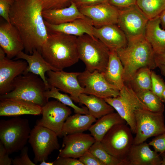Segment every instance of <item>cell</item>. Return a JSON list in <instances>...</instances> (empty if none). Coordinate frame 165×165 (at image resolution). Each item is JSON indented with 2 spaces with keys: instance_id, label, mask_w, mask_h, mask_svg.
<instances>
[{
  "instance_id": "34",
  "label": "cell",
  "mask_w": 165,
  "mask_h": 165,
  "mask_svg": "<svg viewBox=\"0 0 165 165\" xmlns=\"http://www.w3.org/2000/svg\"><path fill=\"white\" fill-rule=\"evenodd\" d=\"M89 150L105 165H124L123 162L108 153L101 141H95Z\"/></svg>"
},
{
  "instance_id": "40",
  "label": "cell",
  "mask_w": 165,
  "mask_h": 165,
  "mask_svg": "<svg viewBox=\"0 0 165 165\" xmlns=\"http://www.w3.org/2000/svg\"><path fill=\"white\" fill-rule=\"evenodd\" d=\"M13 0H0V15L9 23H10L9 13Z\"/></svg>"
},
{
  "instance_id": "27",
  "label": "cell",
  "mask_w": 165,
  "mask_h": 165,
  "mask_svg": "<svg viewBox=\"0 0 165 165\" xmlns=\"http://www.w3.org/2000/svg\"><path fill=\"white\" fill-rule=\"evenodd\" d=\"M96 120V118L90 114L75 113L70 115L63 125L61 131L62 137L89 130L92 123Z\"/></svg>"
},
{
  "instance_id": "17",
  "label": "cell",
  "mask_w": 165,
  "mask_h": 165,
  "mask_svg": "<svg viewBox=\"0 0 165 165\" xmlns=\"http://www.w3.org/2000/svg\"><path fill=\"white\" fill-rule=\"evenodd\" d=\"M95 141L91 135L83 133L65 135L63 138L64 147L60 150L58 156L79 158L89 150Z\"/></svg>"
},
{
  "instance_id": "14",
  "label": "cell",
  "mask_w": 165,
  "mask_h": 165,
  "mask_svg": "<svg viewBox=\"0 0 165 165\" xmlns=\"http://www.w3.org/2000/svg\"><path fill=\"white\" fill-rule=\"evenodd\" d=\"M46 80L50 86L55 87L59 90L68 93L73 101L79 102V97L83 93L84 88L78 79L80 72H67L63 70L46 72Z\"/></svg>"
},
{
  "instance_id": "11",
  "label": "cell",
  "mask_w": 165,
  "mask_h": 165,
  "mask_svg": "<svg viewBox=\"0 0 165 165\" xmlns=\"http://www.w3.org/2000/svg\"><path fill=\"white\" fill-rule=\"evenodd\" d=\"M119 9L117 24L127 40L145 37L149 19L137 5Z\"/></svg>"
},
{
  "instance_id": "36",
  "label": "cell",
  "mask_w": 165,
  "mask_h": 165,
  "mask_svg": "<svg viewBox=\"0 0 165 165\" xmlns=\"http://www.w3.org/2000/svg\"><path fill=\"white\" fill-rule=\"evenodd\" d=\"M43 10L60 9L68 6L73 0H38Z\"/></svg>"
},
{
  "instance_id": "9",
  "label": "cell",
  "mask_w": 165,
  "mask_h": 165,
  "mask_svg": "<svg viewBox=\"0 0 165 165\" xmlns=\"http://www.w3.org/2000/svg\"><path fill=\"white\" fill-rule=\"evenodd\" d=\"M104 99L125 121L132 133L135 134V111L139 108L148 109L139 98L129 84L125 83L120 90L119 96L115 97L106 98Z\"/></svg>"
},
{
  "instance_id": "50",
  "label": "cell",
  "mask_w": 165,
  "mask_h": 165,
  "mask_svg": "<svg viewBox=\"0 0 165 165\" xmlns=\"http://www.w3.org/2000/svg\"><path fill=\"white\" fill-rule=\"evenodd\" d=\"M161 100L163 103L165 102V88L162 94Z\"/></svg>"
},
{
  "instance_id": "15",
  "label": "cell",
  "mask_w": 165,
  "mask_h": 165,
  "mask_svg": "<svg viewBox=\"0 0 165 165\" xmlns=\"http://www.w3.org/2000/svg\"><path fill=\"white\" fill-rule=\"evenodd\" d=\"M3 50L0 48V95L8 93L13 89L15 79L23 74L26 70L28 63L24 60H11L6 56Z\"/></svg>"
},
{
  "instance_id": "25",
  "label": "cell",
  "mask_w": 165,
  "mask_h": 165,
  "mask_svg": "<svg viewBox=\"0 0 165 165\" xmlns=\"http://www.w3.org/2000/svg\"><path fill=\"white\" fill-rule=\"evenodd\" d=\"M145 37L151 45L155 54L165 53V29L160 26L159 16L149 20Z\"/></svg>"
},
{
  "instance_id": "26",
  "label": "cell",
  "mask_w": 165,
  "mask_h": 165,
  "mask_svg": "<svg viewBox=\"0 0 165 165\" xmlns=\"http://www.w3.org/2000/svg\"><path fill=\"white\" fill-rule=\"evenodd\" d=\"M103 73L107 81L119 90L124 86L123 67L116 51H110L107 66Z\"/></svg>"
},
{
  "instance_id": "21",
  "label": "cell",
  "mask_w": 165,
  "mask_h": 165,
  "mask_svg": "<svg viewBox=\"0 0 165 165\" xmlns=\"http://www.w3.org/2000/svg\"><path fill=\"white\" fill-rule=\"evenodd\" d=\"M145 141L133 144L126 160V165H161L160 154L151 149Z\"/></svg>"
},
{
  "instance_id": "39",
  "label": "cell",
  "mask_w": 165,
  "mask_h": 165,
  "mask_svg": "<svg viewBox=\"0 0 165 165\" xmlns=\"http://www.w3.org/2000/svg\"><path fill=\"white\" fill-rule=\"evenodd\" d=\"M79 160L84 165H105L89 150L80 157Z\"/></svg>"
},
{
  "instance_id": "45",
  "label": "cell",
  "mask_w": 165,
  "mask_h": 165,
  "mask_svg": "<svg viewBox=\"0 0 165 165\" xmlns=\"http://www.w3.org/2000/svg\"><path fill=\"white\" fill-rule=\"evenodd\" d=\"M155 60L157 67L158 64L165 65V53L155 54Z\"/></svg>"
},
{
  "instance_id": "22",
  "label": "cell",
  "mask_w": 165,
  "mask_h": 165,
  "mask_svg": "<svg viewBox=\"0 0 165 165\" xmlns=\"http://www.w3.org/2000/svg\"><path fill=\"white\" fill-rule=\"evenodd\" d=\"M42 14L46 21L55 25L64 24L79 19L90 20L80 12L73 1L66 7L43 10Z\"/></svg>"
},
{
  "instance_id": "43",
  "label": "cell",
  "mask_w": 165,
  "mask_h": 165,
  "mask_svg": "<svg viewBox=\"0 0 165 165\" xmlns=\"http://www.w3.org/2000/svg\"><path fill=\"white\" fill-rule=\"evenodd\" d=\"M9 155L4 146L0 142V165L12 164L13 159L9 157Z\"/></svg>"
},
{
  "instance_id": "4",
  "label": "cell",
  "mask_w": 165,
  "mask_h": 165,
  "mask_svg": "<svg viewBox=\"0 0 165 165\" xmlns=\"http://www.w3.org/2000/svg\"><path fill=\"white\" fill-rule=\"evenodd\" d=\"M13 89L0 95V99L10 98L22 100L34 103L41 107L48 101L44 96L48 90L40 77L31 72L24 73L14 79Z\"/></svg>"
},
{
  "instance_id": "44",
  "label": "cell",
  "mask_w": 165,
  "mask_h": 165,
  "mask_svg": "<svg viewBox=\"0 0 165 165\" xmlns=\"http://www.w3.org/2000/svg\"><path fill=\"white\" fill-rule=\"evenodd\" d=\"M109 0H73L78 8L108 2Z\"/></svg>"
},
{
  "instance_id": "47",
  "label": "cell",
  "mask_w": 165,
  "mask_h": 165,
  "mask_svg": "<svg viewBox=\"0 0 165 165\" xmlns=\"http://www.w3.org/2000/svg\"><path fill=\"white\" fill-rule=\"evenodd\" d=\"M157 67L159 68L161 74L165 77V65L158 64Z\"/></svg>"
},
{
  "instance_id": "5",
  "label": "cell",
  "mask_w": 165,
  "mask_h": 165,
  "mask_svg": "<svg viewBox=\"0 0 165 165\" xmlns=\"http://www.w3.org/2000/svg\"><path fill=\"white\" fill-rule=\"evenodd\" d=\"M79 59L85 64L86 70L104 72L108 63L110 50L95 37L85 34L77 37Z\"/></svg>"
},
{
  "instance_id": "16",
  "label": "cell",
  "mask_w": 165,
  "mask_h": 165,
  "mask_svg": "<svg viewBox=\"0 0 165 165\" xmlns=\"http://www.w3.org/2000/svg\"><path fill=\"white\" fill-rule=\"evenodd\" d=\"M78 8L96 28L108 24H117L119 9L108 2Z\"/></svg>"
},
{
  "instance_id": "18",
  "label": "cell",
  "mask_w": 165,
  "mask_h": 165,
  "mask_svg": "<svg viewBox=\"0 0 165 165\" xmlns=\"http://www.w3.org/2000/svg\"><path fill=\"white\" fill-rule=\"evenodd\" d=\"M0 46L9 59L16 57L24 50L20 32L10 23L6 21L0 24Z\"/></svg>"
},
{
  "instance_id": "6",
  "label": "cell",
  "mask_w": 165,
  "mask_h": 165,
  "mask_svg": "<svg viewBox=\"0 0 165 165\" xmlns=\"http://www.w3.org/2000/svg\"><path fill=\"white\" fill-rule=\"evenodd\" d=\"M31 130L28 120L14 117L0 121V142L10 154L25 146Z\"/></svg>"
},
{
  "instance_id": "38",
  "label": "cell",
  "mask_w": 165,
  "mask_h": 165,
  "mask_svg": "<svg viewBox=\"0 0 165 165\" xmlns=\"http://www.w3.org/2000/svg\"><path fill=\"white\" fill-rule=\"evenodd\" d=\"M153 138L148 144L155 151L161 154L165 152V131Z\"/></svg>"
},
{
  "instance_id": "49",
  "label": "cell",
  "mask_w": 165,
  "mask_h": 165,
  "mask_svg": "<svg viewBox=\"0 0 165 165\" xmlns=\"http://www.w3.org/2000/svg\"><path fill=\"white\" fill-rule=\"evenodd\" d=\"M40 165H54L53 162H46L45 161H43L40 162Z\"/></svg>"
},
{
  "instance_id": "2",
  "label": "cell",
  "mask_w": 165,
  "mask_h": 165,
  "mask_svg": "<svg viewBox=\"0 0 165 165\" xmlns=\"http://www.w3.org/2000/svg\"><path fill=\"white\" fill-rule=\"evenodd\" d=\"M77 37L60 32H49L40 53L45 60L58 71L71 66L79 59Z\"/></svg>"
},
{
  "instance_id": "42",
  "label": "cell",
  "mask_w": 165,
  "mask_h": 165,
  "mask_svg": "<svg viewBox=\"0 0 165 165\" xmlns=\"http://www.w3.org/2000/svg\"><path fill=\"white\" fill-rule=\"evenodd\" d=\"M137 0H109L108 2L119 9L136 4Z\"/></svg>"
},
{
  "instance_id": "24",
  "label": "cell",
  "mask_w": 165,
  "mask_h": 165,
  "mask_svg": "<svg viewBox=\"0 0 165 165\" xmlns=\"http://www.w3.org/2000/svg\"><path fill=\"white\" fill-rule=\"evenodd\" d=\"M49 32H60L77 37L86 34L94 37V27L91 21L82 19L58 25L49 24L45 20Z\"/></svg>"
},
{
  "instance_id": "30",
  "label": "cell",
  "mask_w": 165,
  "mask_h": 165,
  "mask_svg": "<svg viewBox=\"0 0 165 165\" xmlns=\"http://www.w3.org/2000/svg\"><path fill=\"white\" fill-rule=\"evenodd\" d=\"M152 70L148 67L139 69L129 82L130 86L135 92L151 90Z\"/></svg>"
},
{
  "instance_id": "31",
  "label": "cell",
  "mask_w": 165,
  "mask_h": 165,
  "mask_svg": "<svg viewBox=\"0 0 165 165\" xmlns=\"http://www.w3.org/2000/svg\"><path fill=\"white\" fill-rule=\"evenodd\" d=\"M59 91L57 88L51 86L49 90L44 92V96L48 100L50 98H54L63 104L72 108L75 113L89 114L87 108H80L77 106L73 102L70 97L67 94L61 93Z\"/></svg>"
},
{
  "instance_id": "28",
  "label": "cell",
  "mask_w": 165,
  "mask_h": 165,
  "mask_svg": "<svg viewBox=\"0 0 165 165\" xmlns=\"http://www.w3.org/2000/svg\"><path fill=\"white\" fill-rule=\"evenodd\" d=\"M89 129L96 141H101L108 131L114 125L126 122L117 112L109 113L98 119Z\"/></svg>"
},
{
  "instance_id": "7",
  "label": "cell",
  "mask_w": 165,
  "mask_h": 165,
  "mask_svg": "<svg viewBox=\"0 0 165 165\" xmlns=\"http://www.w3.org/2000/svg\"><path fill=\"white\" fill-rule=\"evenodd\" d=\"M132 131L125 123L113 126L101 142L107 151L126 165V160L133 145Z\"/></svg>"
},
{
  "instance_id": "20",
  "label": "cell",
  "mask_w": 165,
  "mask_h": 165,
  "mask_svg": "<svg viewBox=\"0 0 165 165\" xmlns=\"http://www.w3.org/2000/svg\"><path fill=\"white\" fill-rule=\"evenodd\" d=\"M0 116H16L42 114V107L34 103L15 99H0Z\"/></svg>"
},
{
  "instance_id": "32",
  "label": "cell",
  "mask_w": 165,
  "mask_h": 165,
  "mask_svg": "<svg viewBox=\"0 0 165 165\" xmlns=\"http://www.w3.org/2000/svg\"><path fill=\"white\" fill-rule=\"evenodd\" d=\"M136 4L149 20L158 16L165 9V0H137Z\"/></svg>"
},
{
  "instance_id": "10",
  "label": "cell",
  "mask_w": 165,
  "mask_h": 165,
  "mask_svg": "<svg viewBox=\"0 0 165 165\" xmlns=\"http://www.w3.org/2000/svg\"><path fill=\"white\" fill-rule=\"evenodd\" d=\"M58 137L52 130L37 124L31 130L28 141L34 154L35 164L47 161L53 152L59 149Z\"/></svg>"
},
{
  "instance_id": "12",
  "label": "cell",
  "mask_w": 165,
  "mask_h": 165,
  "mask_svg": "<svg viewBox=\"0 0 165 165\" xmlns=\"http://www.w3.org/2000/svg\"><path fill=\"white\" fill-rule=\"evenodd\" d=\"M78 79L84 88L83 93L103 99L115 97L119 94L120 90L107 81L102 72L97 71L90 72L86 70L81 72Z\"/></svg>"
},
{
  "instance_id": "3",
  "label": "cell",
  "mask_w": 165,
  "mask_h": 165,
  "mask_svg": "<svg viewBox=\"0 0 165 165\" xmlns=\"http://www.w3.org/2000/svg\"><path fill=\"white\" fill-rule=\"evenodd\" d=\"M116 52L123 67L125 83H129L135 72L141 68L152 70L157 67L155 54L145 37L128 40L126 46Z\"/></svg>"
},
{
  "instance_id": "19",
  "label": "cell",
  "mask_w": 165,
  "mask_h": 165,
  "mask_svg": "<svg viewBox=\"0 0 165 165\" xmlns=\"http://www.w3.org/2000/svg\"><path fill=\"white\" fill-rule=\"evenodd\" d=\"M93 35L110 51H116L127 45L128 40L122 30L117 24H108L99 28L94 27Z\"/></svg>"
},
{
  "instance_id": "46",
  "label": "cell",
  "mask_w": 165,
  "mask_h": 165,
  "mask_svg": "<svg viewBox=\"0 0 165 165\" xmlns=\"http://www.w3.org/2000/svg\"><path fill=\"white\" fill-rule=\"evenodd\" d=\"M161 28L165 29V9L159 15Z\"/></svg>"
},
{
  "instance_id": "33",
  "label": "cell",
  "mask_w": 165,
  "mask_h": 165,
  "mask_svg": "<svg viewBox=\"0 0 165 165\" xmlns=\"http://www.w3.org/2000/svg\"><path fill=\"white\" fill-rule=\"evenodd\" d=\"M136 93L148 110L155 112H163V102L151 90H144Z\"/></svg>"
},
{
  "instance_id": "29",
  "label": "cell",
  "mask_w": 165,
  "mask_h": 165,
  "mask_svg": "<svg viewBox=\"0 0 165 165\" xmlns=\"http://www.w3.org/2000/svg\"><path fill=\"white\" fill-rule=\"evenodd\" d=\"M79 99V102L85 105L89 114L96 119L114 112V108L104 99L94 95L82 93Z\"/></svg>"
},
{
  "instance_id": "37",
  "label": "cell",
  "mask_w": 165,
  "mask_h": 165,
  "mask_svg": "<svg viewBox=\"0 0 165 165\" xmlns=\"http://www.w3.org/2000/svg\"><path fill=\"white\" fill-rule=\"evenodd\" d=\"M28 148L25 146L20 151V155L12 160L13 165H36L29 158L28 155Z\"/></svg>"
},
{
  "instance_id": "48",
  "label": "cell",
  "mask_w": 165,
  "mask_h": 165,
  "mask_svg": "<svg viewBox=\"0 0 165 165\" xmlns=\"http://www.w3.org/2000/svg\"><path fill=\"white\" fill-rule=\"evenodd\" d=\"M160 154L161 158V165H165V152Z\"/></svg>"
},
{
  "instance_id": "23",
  "label": "cell",
  "mask_w": 165,
  "mask_h": 165,
  "mask_svg": "<svg viewBox=\"0 0 165 165\" xmlns=\"http://www.w3.org/2000/svg\"><path fill=\"white\" fill-rule=\"evenodd\" d=\"M22 59L28 63V66L24 72H31L39 76L45 83L47 89H50V86L47 82L45 74L47 71H58L48 63L42 56L41 53L34 50L30 55L22 51L16 57L15 60Z\"/></svg>"
},
{
  "instance_id": "8",
  "label": "cell",
  "mask_w": 165,
  "mask_h": 165,
  "mask_svg": "<svg viewBox=\"0 0 165 165\" xmlns=\"http://www.w3.org/2000/svg\"><path fill=\"white\" fill-rule=\"evenodd\" d=\"M163 112H155L139 108L134 112L136 128L133 144L144 142L148 138L156 136L165 131Z\"/></svg>"
},
{
  "instance_id": "1",
  "label": "cell",
  "mask_w": 165,
  "mask_h": 165,
  "mask_svg": "<svg viewBox=\"0 0 165 165\" xmlns=\"http://www.w3.org/2000/svg\"><path fill=\"white\" fill-rule=\"evenodd\" d=\"M43 10L38 0H14L11 6L10 23L20 32L26 53L31 54L34 50L40 52L48 38Z\"/></svg>"
},
{
  "instance_id": "13",
  "label": "cell",
  "mask_w": 165,
  "mask_h": 165,
  "mask_svg": "<svg viewBox=\"0 0 165 165\" xmlns=\"http://www.w3.org/2000/svg\"><path fill=\"white\" fill-rule=\"evenodd\" d=\"M72 113L70 108L59 101H48L42 107V117L36 124L49 128L58 137H62L61 131L63 125Z\"/></svg>"
},
{
  "instance_id": "41",
  "label": "cell",
  "mask_w": 165,
  "mask_h": 165,
  "mask_svg": "<svg viewBox=\"0 0 165 165\" xmlns=\"http://www.w3.org/2000/svg\"><path fill=\"white\" fill-rule=\"evenodd\" d=\"M53 162L54 165H84L77 159L59 156Z\"/></svg>"
},
{
  "instance_id": "35",
  "label": "cell",
  "mask_w": 165,
  "mask_h": 165,
  "mask_svg": "<svg viewBox=\"0 0 165 165\" xmlns=\"http://www.w3.org/2000/svg\"><path fill=\"white\" fill-rule=\"evenodd\" d=\"M151 77V90L161 100L162 94L165 88V83L159 75L152 70Z\"/></svg>"
}]
</instances>
